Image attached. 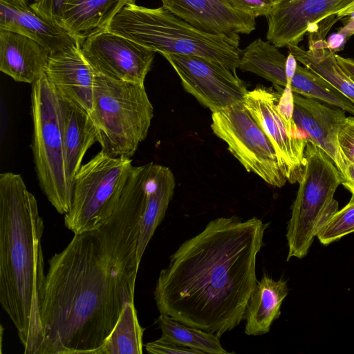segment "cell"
I'll list each match as a JSON object with an SVG mask.
<instances>
[{
    "label": "cell",
    "mask_w": 354,
    "mask_h": 354,
    "mask_svg": "<svg viewBox=\"0 0 354 354\" xmlns=\"http://www.w3.org/2000/svg\"><path fill=\"white\" fill-rule=\"evenodd\" d=\"M149 194L146 180L129 177L106 221L74 234L49 259L38 354H95L125 306L133 303L138 239Z\"/></svg>",
    "instance_id": "6da1fadb"
},
{
    "label": "cell",
    "mask_w": 354,
    "mask_h": 354,
    "mask_svg": "<svg viewBox=\"0 0 354 354\" xmlns=\"http://www.w3.org/2000/svg\"><path fill=\"white\" fill-rule=\"evenodd\" d=\"M269 223L236 216L209 221L183 242L158 276L160 314L218 337L242 320L256 285V261Z\"/></svg>",
    "instance_id": "7a4b0ae2"
},
{
    "label": "cell",
    "mask_w": 354,
    "mask_h": 354,
    "mask_svg": "<svg viewBox=\"0 0 354 354\" xmlns=\"http://www.w3.org/2000/svg\"><path fill=\"white\" fill-rule=\"evenodd\" d=\"M44 230L37 201L21 176L1 173L0 303L17 330L25 354H38L43 342Z\"/></svg>",
    "instance_id": "3957f363"
},
{
    "label": "cell",
    "mask_w": 354,
    "mask_h": 354,
    "mask_svg": "<svg viewBox=\"0 0 354 354\" xmlns=\"http://www.w3.org/2000/svg\"><path fill=\"white\" fill-rule=\"evenodd\" d=\"M163 55L206 58L236 73L242 53L240 39L201 31L163 6H124L104 29Z\"/></svg>",
    "instance_id": "277c9868"
},
{
    "label": "cell",
    "mask_w": 354,
    "mask_h": 354,
    "mask_svg": "<svg viewBox=\"0 0 354 354\" xmlns=\"http://www.w3.org/2000/svg\"><path fill=\"white\" fill-rule=\"evenodd\" d=\"M89 115L101 150L113 157L131 158L147 136L153 108L145 85L95 72Z\"/></svg>",
    "instance_id": "5b68a950"
},
{
    "label": "cell",
    "mask_w": 354,
    "mask_h": 354,
    "mask_svg": "<svg viewBox=\"0 0 354 354\" xmlns=\"http://www.w3.org/2000/svg\"><path fill=\"white\" fill-rule=\"evenodd\" d=\"M342 175L331 158L308 141L299 187L292 206L286 238L287 261L306 256L315 236L338 210L333 196Z\"/></svg>",
    "instance_id": "8992f818"
},
{
    "label": "cell",
    "mask_w": 354,
    "mask_h": 354,
    "mask_svg": "<svg viewBox=\"0 0 354 354\" xmlns=\"http://www.w3.org/2000/svg\"><path fill=\"white\" fill-rule=\"evenodd\" d=\"M32 152L39 186L62 214L71 205L73 188L66 171L58 97L45 73L32 86Z\"/></svg>",
    "instance_id": "52a82bcc"
},
{
    "label": "cell",
    "mask_w": 354,
    "mask_h": 354,
    "mask_svg": "<svg viewBox=\"0 0 354 354\" xmlns=\"http://www.w3.org/2000/svg\"><path fill=\"white\" fill-rule=\"evenodd\" d=\"M132 167L130 158L113 157L102 150L82 165L73 179L65 226L74 234L101 227L113 212Z\"/></svg>",
    "instance_id": "ba28073f"
},
{
    "label": "cell",
    "mask_w": 354,
    "mask_h": 354,
    "mask_svg": "<svg viewBox=\"0 0 354 354\" xmlns=\"http://www.w3.org/2000/svg\"><path fill=\"white\" fill-rule=\"evenodd\" d=\"M211 128L247 171L274 187L286 184L272 143L243 102L212 112Z\"/></svg>",
    "instance_id": "9c48e42d"
},
{
    "label": "cell",
    "mask_w": 354,
    "mask_h": 354,
    "mask_svg": "<svg viewBox=\"0 0 354 354\" xmlns=\"http://www.w3.org/2000/svg\"><path fill=\"white\" fill-rule=\"evenodd\" d=\"M283 90L257 85L248 91L243 104L272 143L282 174L295 183L303 173L308 140L295 123H288L280 114L278 102Z\"/></svg>",
    "instance_id": "30bf717a"
},
{
    "label": "cell",
    "mask_w": 354,
    "mask_h": 354,
    "mask_svg": "<svg viewBox=\"0 0 354 354\" xmlns=\"http://www.w3.org/2000/svg\"><path fill=\"white\" fill-rule=\"evenodd\" d=\"M185 91L212 113L243 102L248 93L236 73L221 64L193 55H163Z\"/></svg>",
    "instance_id": "8fae6325"
},
{
    "label": "cell",
    "mask_w": 354,
    "mask_h": 354,
    "mask_svg": "<svg viewBox=\"0 0 354 354\" xmlns=\"http://www.w3.org/2000/svg\"><path fill=\"white\" fill-rule=\"evenodd\" d=\"M79 44L84 57L95 72L114 80L144 85L154 51L106 30L96 32Z\"/></svg>",
    "instance_id": "7c38bea8"
},
{
    "label": "cell",
    "mask_w": 354,
    "mask_h": 354,
    "mask_svg": "<svg viewBox=\"0 0 354 354\" xmlns=\"http://www.w3.org/2000/svg\"><path fill=\"white\" fill-rule=\"evenodd\" d=\"M354 0H281L268 18L266 38L277 48L298 45L317 24Z\"/></svg>",
    "instance_id": "4fadbf2b"
},
{
    "label": "cell",
    "mask_w": 354,
    "mask_h": 354,
    "mask_svg": "<svg viewBox=\"0 0 354 354\" xmlns=\"http://www.w3.org/2000/svg\"><path fill=\"white\" fill-rule=\"evenodd\" d=\"M162 6L194 28L240 39L255 29V17L234 9L226 0H161Z\"/></svg>",
    "instance_id": "5bb4252c"
},
{
    "label": "cell",
    "mask_w": 354,
    "mask_h": 354,
    "mask_svg": "<svg viewBox=\"0 0 354 354\" xmlns=\"http://www.w3.org/2000/svg\"><path fill=\"white\" fill-rule=\"evenodd\" d=\"M292 118L308 140L321 148L333 161L342 175L346 162L338 142V133L346 119L345 111L332 108L317 100L293 93Z\"/></svg>",
    "instance_id": "9a60e30c"
},
{
    "label": "cell",
    "mask_w": 354,
    "mask_h": 354,
    "mask_svg": "<svg viewBox=\"0 0 354 354\" xmlns=\"http://www.w3.org/2000/svg\"><path fill=\"white\" fill-rule=\"evenodd\" d=\"M44 73L58 95L73 101L88 113L92 111L95 71L78 42L50 56Z\"/></svg>",
    "instance_id": "2e32d148"
},
{
    "label": "cell",
    "mask_w": 354,
    "mask_h": 354,
    "mask_svg": "<svg viewBox=\"0 0 354 354\" xmlns=\"http://www.w3.org/2000/svg\"><path fill=\"white\" fill-rule=\"evenodd\" d=\"M0 30L32 39L45 48L50 56L77 43L62 26L39 16L28 3L17 5L0 1Z\"/></svg>",
    "instance_id": "e0dca14e"
},
{
    "label": "cell",
    "mask_w": 354,
    "mask_h": 354,
    "mask_svg": "<svg viewBox=\"0 0 354 354\" xmlns=\"http://www.w3.org/2000/svg\"><path fill=\"white\" fill-rule=\"evenodd\" d=\"M48 51L32 39L0 30V71L15 81L34 84L44 73Z\"/></svg>",
    "instance_id": "ac0fdd59"
},
{
    "label": "cell",
    "mask_w": 354,
    "mask_h": 354,
    "mask_svg": "<svg viewBox=\"0 0 354 354\" xmlns=\"http://www.w3.org/2000/svg\"><path fill=\"white\" fill-rule=\"evenodd\" d=\"M67 179L73 188L76 173L87 150L97 140L89 113L73 101L57 95Z\"/></svg>",
    "instance_id": "d6986e66"
},
{
    "label": "cell",
    "mask_w": 354,
    "mask_h": 354,
    "mask_svg": "<svg viewBox=\"0 0 354 354\" xmlns=\"http://www.w3.org/2000/svg\"><path fill=\"white\" fill-rule=\"evenodd\" d=\"M136 0H67L59 26L77 42L104 30L115 16Z\"/></svg>",
    "instance_id": "ffe728a7"
},
{
    "label": "cell",
    "mask_w": 354,
    "mask_h": 354,
    "mask_svg": "<svg viewBox=\"0 0 354 354\" xmlns=\"http://www.w3.org/2000/svg\"><path fill=\"white\" fill-rule=\"evenodd\" d=\"M288 293L285 280H274L265 272L257 281L247 304L243 317L245 333L260 335L268 333L281 315V306Z\"/></svg>",
    "instance_id": "44dd1931"
},
{
    "label": "cell",
    "mask_w": 354,
    "mask_h": 354,
    "mask_svg": "<svg viewBox=\"0 0 354 354\" xmlns=\"http://www.w3.org/2000/svg\"><path fill=\"white\" fill-rule=\"evenodd\" d=\"M287 47L299 62L326 79L354 104V82L339 64L326 40L310 41L307 50L298 45Z\"/></svg>",
    "instance_id": "7402d4cb"
},
{
    "label": "cell",
    "mask_w": 354,
    "mask_h": 354,
    "mask_svg": "<svg viewBox=\"0 0 354 354\" xmlns=\"http://www.w3.org/2000/svg\"><path fill=\"white\" fill-rule=\"evenodd\" d=\"M286 62V57L277 47L270 41L257 39L242 50L237 68L264 78L280 91L287 84Z\"/></svg>",
    "instance_id": "603a6c76"
},
{
    "label": "cell",
    "mask_w": 354,
    "mask_h": 354,
    "mask_svg": "<svg viewBox=\"0 0 354 354\" xmlns=\"http://www.w3.org/2000/svg\"><path fill=\"white\" fill-rule=\"evenodd\" d=\"M176 187L171 170L164 167L156 181L142 214L138 239V259L140 262L144 252L154 232L165 217Z\"/></svg>",
    "instance_id": "cb8c5ba5"
},
{
    "label": "cell",
    "mask_w": 354,
    "mask_h": 354,
    "mask_svg": "<svg viewBox=\"0 0 354 354\" xmlns=\"http://www.w3.org/2000/svg\"><path fill=\"white\" fill-rule=\"evenodd\" d=\"M156 323L162 331L160 341L185 346L201 354H228L215 334L186 326L169 316L160 314Z\"/></svg>",
    "instance_id": "d4e9b609"
},
{
    "label": "cell",
    "mask_w": 354,
    "mask_h": 354,
    "mask_svg": "<svg viewBox=\"0 0 354 354\" xmlns=\"http://www.w3.org/2000/svg\"><path fill=\"white\" fill-rule=\"evenodd\" d=\"M142 328L133 303L124 308L111 334L95 354H141L143 348Z\"/></svg>",
    "instance_id": "484cf974"
},
{
    "label": "cell",
    "mask_w": 354,
    "mask_h": 354,
    "mask_svg": "<svg viewBox=\"0 0 354 354\" xmlns=\"http://www.w3.org/2000/svg\"><path fill=\"white\" fill-rule=\"evenodd\" d=\"M290 87L293 93L354 115V104L348 98L323 77L304 66L297 64Z\"/></svg>",
    "instance_id": "4316f807"
},
{
    "label": "cell",
    "mask_w": 354,
    "mask_h": 354,
    "mask_svg": "<svg viewBox=\"0 0 354 354\" xmlns=\"http://www.w3.org/2000/svg\"><path fill=\"white\" fill-rule=\"evenodd\" d=\"M354 232V194L348 204L337 210L322 228L317 237L328 245Z\"/></svg>",
    "instance_id": "83f0119b"
},
{
    "label": "cell",
    "mask_w": 354,
    "mask_h": 354,
    "mask_svg": "<svg viewBox=\"0 0 354 354\" xmlns=\"http://www.w3.org/2000/svg\"><path fill=\"white\" fill-rule=\"evenodd\" d=\"M234 9L254 17H268L281 0H226Z\"/></svg>",
    "instance_id": "f1b7e54d"
},
{
    "label": "cell",
    "mask_w": 354,
    "mask_h": 354,
    "mask_svg": "<svg viewBox=\"0 0 354 354\" xmlns=\"http://www.w3.org/2000/svg\"><path fill=\"white\" fill-rule=\"evenodd\" d=\"M67 0H37L30 7L39 16L59 25Z\"/></svg>",
    "instance_id": "f546056e"
},
{
    "label": "cell",
    "mask_w": 354,
    "mask_h": 354,
    "mask_svg": "<svg viewBox=\"0 0 354 354\" xmlns=\"http://www.w3.org/2000/svg\"><path fill=\"white\" fill-rule=\"evenodd\" d=\"M338 142L346 162H354V118L346 117L338 133Z\"/></svg>",
    "instance_id": "4dcf8cb0"
},
{
    "label": "cell",
    "mask_w": 354,
    "mask_h": 354,
    "mask_svg": "<svg viewBox=\"0 0 354 354\" xmlns=\"http://www.w3.org/2000/svg\"><path fill=\"white\" fill-rule=\"evenodd\" d=\"M145 349L149 353L152 354H201L200 352L194 349L162 342L159 339L148 342L145 345Z\"/></svg>",
    "instance_id": "1f68e13d"
},
{
    "label": "cell",
    "mask_w": 354,
    "mask_h": 354,
    "mask_svg": "<svg viewBox=\"0 0 354 354\" xmlns=\"http://www.w3.org/2000/svg\"><path fill=\"white\" fill-rule=\"evenodd\" d=\"M294 109V97L291 87L286 86L280 96L278 110L283 118L290 124L295 123L292 114Z\"/></svg>",
    "instance_id": "d6a6232c"
},
{
    "label": "cell",
    "mask_w": 354,
    "mask_h": 354,
    "mask_svg": "<svg viewBox=\"0 0 354 354\" xmlns=\"http://www.w3.org/2000/svg\"><path fill=\"white\" fill-rule=\"evenodd\" d=\"M336 16L339 19L347 17L348 21L339 31L346 38L354 34V1L339 11Z\"/></svg>",
    "instance_id": "836d02e7"
},
{
    "label": "cell",
    "mask_w": 354,
    "mask_h": 354,
    "mask_svg": "<svg viewBox=\"0 0 354 354\" xmlns=\"http://www.w3.org/2000/svg\"><path fill=\"white\" fill-rule=\"evenodd\" d=\"M342 184L354 194V162L347 163L344 173L342 174Z\"/></svg>",
    "instance_id": "e575fe53"
},
{
    "label": "cell",
    "mask_w": 354,
    "mask_h": 354,
    "mask_svg": "<svg viewBox=\"0 0 354 354\" xmlns=\"http://www.w3.org/2000/svg\"><path fill=\"white\" fill-rule=\"evenodd\" d=\"M297 62L296 58L289 53L288 57H286V75L287 79L286 86L290 87L297 66Z\"/></svg>",
    "instance_id": "d590c367"
},
{
    "label": "cell",
    "mask_w": 354,
    "mask_h": 354,
    "mask_svg": "<svg viewBox=\"0 0 354 354\" xmlns=\"http://www.w3.org/2000/svg\"><path fill=\"white\" fill-rule=\"evenodd\" d=\"M336 59L345 73L354 82V60L336 55Z\"/></svg>",
    "instance_id": "8d00e7d4"
},
{
    "label": "cell",
    "mask_w": 354,
    "mask_h": 354,
    "mask_svg": "<svg viewBox=\"0 0 354 354\" xmlns=\"http://www.w3.org/2000/svg\"><path fill=\"white\" fill-rule=\"evenodd\" d=\"M11 4L25 5L28 3L27 0H0Z\"/></svg>",
    "instance_id": "74e56055"
},
{
    "label": "cell",
    "mask_w": 354,
    "mask_h": 354,
    "mask_svg": "<svg viewBox=\"0 0 354 354\" xmlns=\"http://www.w3.org/2000/svg\"><path fill=\"white\" fill-rule=\"evenodd\" d=\"M27 1H28V0H27ZM33 1H37V0H33Z\"/></svg>",
    "instance_id": "f35d334b"
}]
</instances>
